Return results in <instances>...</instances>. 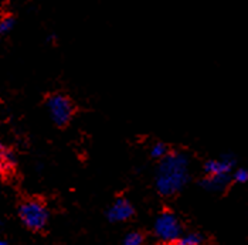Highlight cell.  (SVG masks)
I'll return each mask as SVG.
<instances>
[{"label": "cell", "instance_id": "obj_1", "mask_svg": "<svg viewBox=\"0 0 248 245\" xmlns=\"http://www.w3.org/2000/svg\"><path fill=\"white\" fill-rule=\"evenodd\" d=\"M190 179V160L183 152H169L162 160L155 174L156 190L166 197L182 191Z\"/></svg>", "mask_w": 248, "mask_h": 245}, {"label": "cell", "instance_id": "obj_2", "mask_svg": "<svg viewBox=\"0 0 248 245\" xmlns=\"http://www.w3.org/2000/svg\"><path fill=\"white\" fill-rule=\"evenodd\" d=\"M19 215L23 224L33 231L43 230L48 221V210L38 199L24 200L20 204Z\"/></svg>", "mask_w": 248, "mask_h": 245}, {"label": "cell", "instance_id": "obj_3", "mask_svg": "<svg viewBox=\"0 0 248 245\" xmlns=\"http://www.w3.org/2000/svg\"><path fill=\"white\" fill-rule=\"evenodd\" d=\"M46 105H47V111L50 113V118L57 126L68 125L76 112V105L71 101V98L61 92L48 95L46 99Z\"/></svg>", "mask_w": 248, "mask_h": 245}, {"label": "cell", "instance_id": "obj_4", "mask_svg": "<svg viewBox=\"0 0 248 245\" xmlns=\"http://www.w3.org/2000/svg\"><path fill=\"white\" fill-rule=\"evenodd\" d=\"M153 232L159 241L166 243V244H173L182 235V226H180L179 218L173 213L163 211L162 214L157 215L155 221Z\"/></svg>", "mask_w": 248, "mask_h": 245}, {"label": "cell", "instance_id": "obj_5", "mask_svg": "<svg viewBox=\"0 0 248 245\" xmlns=\"http://www.w3.org/2000/svg\"><path fill=\"white\" fill-rule=\"evenodd\" d=\"M235 160L232 156L224 154L220 157L210 159L204 163V174L210 177H231V173L234 170Z\"/></svg>", "mask_w": 248, "mask_h": 245}, {"label": "cell", "instance_id": "obj_6", "mask_svg": "<svg viewBox=\"0 0 248 245\" xmlns=\"http://www.w3.org/2000/svg\"><path fill=\"white\" fill-rule=\"evenodd\" d=\"M135 214L134 206L131 204L129 200L126 199H118L112 203V206L108 208L107 211V217L109 221L112 223H124L128 221L129 218H132Z\"/></svg>", "mask_w": 248, "mask_h": 245}, {"label": "cell", "instance_id": "obj_7", "mask_svg": "<svg viewBox=\"0 0 248 245\" xmlns=\"http://www.w3.org/2000/svg\"><path fill=\"white\" fill-rule=\"evenodd\" d=\"M231 183V177H210V176H204V179L202 180V186L206 190L210 191H221L224 190Z\"/></svg>", "mask_w": 248, "mask_h": 245}, {"label": "cell", "instance_id": "obj_8", "mask_svg": "<svg viewBox=\"0 0 248 245\" xmlns=\"http://www.w3.org/2000/svg\"><path fill=\"white\" fill-rule=\"evenodd\" d=\"M16 27V17L12 15H6L0 17V37H4L13 31Z\"/></svg>", "mask_w": 248, "mask_h": 245}, {"label": "cell", "instance_id": "obj_9", "mask_svg": "<svg viewBox=\"0 0 248 245\" xmlns=\"http://www.w3.org/2000/svg\"><path fill=\"white\" fill-rule=\"evenodd\" d=\"M203 243V237L197 232H189V234H183L180 235L173 244L174 245H202Z\"/></svg>", "mask_w": 248, "mask_h": 245}, {"label": "cell", "instance_id": "obj_10", "mask_svg": "<svg viewBox=\"0 0 248 245\" xmlns=\"http://www.w3.org/2000/svg\"><path fill=\"white\" fill-rule=\"evenodd\" d=\"M151 157L156 159V160H162L168 153H169V148L163 143V142H155L151 146Z\"/></svg>", "mask_w": 248, "mask_h": 245}, {"label": "cell", "instance_id": "obj_11", "mask_svg": "<svg viewBox=\"0 0 248 245\" xmlns=\"http://www.w3.org/2000/svg\"><path fill=\"white\" fill-rule=\"evenodd\" d=\"M231 182L238 183V184H246L248 183V169L246 168H237L231 173Z\"/></svg>", "mask_w": 248, "mask_h": 245}, {"label": "cell", "instance_id": "obj_12", "mask_svg": "<svg viewBox=\"0 0 248 245\" xmlns=\"http://www.w3.org/2000/svg\"><path fill=\"white\" fill-rule=\"evenodd\" d=\"M122 245H143V235L140 232H129L124 238Z\"/></svg>", "mask_w": 248, "mask_h": 245}, {"label": "cell", "instance_id": "obj_13", "mask_svg": "<svg viewBox=\"0 0 248 245\" xmlns=\"http://www.w3.org/2000/svg\"><path fill=\"white\" fill-rule=\"evenodd\" d=\"M0 245H6V243H0Z\"/></svg>", "mask_w": 248, "mask_h": 245}, {"label": "cell", "instance_id": "obj_14", "mask_svg": "<svg viewBox=\"0 0 248 245\" xmlns=\"http://www.w3.org/2000/svg\"><path fill=\"white\" fill-rule=\"evenodd\" d=\"M1 149H3V148H1V145H0V152H1Z\"/></svg>", "mask_w": 248, "mask_h": 245}]
</instances>
